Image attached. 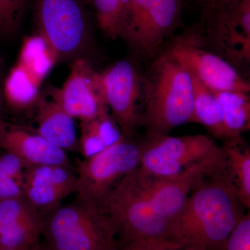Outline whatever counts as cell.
Listing matches in <instances>:
<instances>
[{
	"instance_id": "13",
	"label": "cell",
	"mask_w": 250,
	"mask_h": 250,
	"mask_svg": "<svg viewBox=\"0 0 250 250\" xmlns=\"http://www.w3.org/2000/svg\"><path fill=\"white\" fill-rule=\"evenodd\" d=\"M41 213L24 195L0 201V250L31 248L40 242Z\"/></svg>"
},
{
	"instance_id": "1",
	"label": "cell",
	"mask_w": 250,
	"mask_h": 250,
	"mask_svg": "<svg viewBox=\"0 0 250 250\" xmlns=\"http://www.w3.org/2000/svg\"><path fill=\"white\" fill-rule=\"evenodd\" d=\"M245 210L225 168L192 190L169 223L166 240L189 250H220Z\"/></svg>"
},
{
	"instance_id": "12",
	"label": "cell",
	"mask_w": 250,
	"mask_h": 250,
	"mask_svg": "<svg viewBox=\"0 0 250 250\" xmlns=\"http://www.w3.org/2000/svg\"><path fill=\"white\" fill-rule=\"evenodd\" d=\"M23 195L40 213L58 207L76 192L77 177L72 167L32 166L24 170Z\"/></svg>"
},
{
	"instance_id": "9",
	"label": "cell",
	"mask_w": 250,
	"mask_h": 250,
	"mask_svg": "<svg viewBox=\"0 0 250 250\" xmlns=\"http://www.w3.org/2000/svg\"><path fill=\"white\" fill-rule=\"evenodd\" d=\"M166 52L210 90L250 94L249 81L243 78L228 61L206 49L201 36L188 34L177 36Z\"/></svg>"
},
{
	"instance_id": "22",
	"label": "cell",
	"mask_w": 250,
	"mask_h": 250,
	"mask_svg": "<svg viewBox=\"0 0 250 250\" xmlns=\"http://www.w3.org/2000/svg\"><path fill=\"white\" fill-rule=\"evenodd\" d=\"M41 84L16 63L4 83V96L12 107L21 109L34 104Z\"/></svg>"
},
{
	"instance_id": "32",
	"label": "cell",
	"mask_w": 250,
	"mask_h": 250,
	"mask_svg": "<svg viewBox=\"0 0 250 250\" xmlns=\"http://www.w3.org/2000/svg\"><path fill=\"white\" fill-rule=\"evenodd\" d=\"M4 122L3 121L2 118H1V111H0V131L2 129L3 126H4Z\"/></svg>"
},
{
	"instance_id": "19",
	"label": "cell",
	"mask_w": 250,
	"mask_h": 250,
	"mask_svg": "<svg viewBox=\"0 0 250 250\" xmlns=\"http://www.w3.org/2000/svg\"><path fill=\"white\" fill-rule=\"evenodd\" d=\"M193 108L191 123L201 125L215 139H227L223 113L218 100L210 88L192 76Z\"/></svg>"
},
{
	"instance_id": "30",
	"label": "cell",
	"mask_w": 250,
	"mask_h": 250,
	"mask_svg": "<svg viewBox=\"0 0 250 250\" xmlns=\"http://www.w3.org/2000/svg\"><path fill=\"white\" fill-rule=\"evenodd\" d=\"M31 250H55L47 246L44 241L39 242L37 244L31 248Z\"/></svg>"
},
{
	"instance_id": "34",
	"label": "cell",
	"mask_w": 250,
	"mask_h": 250,
	"mask_svg": "<svg viewBox=\"0 0 250 250\" xmlns=\"http://www.w3.org/2000/svg\"><path fill=\"white\" fill-rule=\"evenodd\" d=\"M31 248H18V249H1L0 250H31Z\"/></svg>"
},
{
	"instance_id": "26",
	"label": "cell",
	"mask_w": 250,
	"mask_h": 250,
	"mask_svg": "<svg viewBox=\"0 0 250 250\" xmlns=\"http://www.w3.org/2000/svg\"><path fill=\"white\" fill-rule=\"evenodd\" d=\"M118 250H189L177 243L162 239H138L120 245Z\"/></svg>"
},
{
	"instance_id": "5",
	"label": "cell",
	"mask_w": 250,
	"mask_h": 250,
	"mask_svg": "<svg viewBox=\"0 0 250 250\" xmlns=\"http://www.w3.org/2000/svg\"><path fill=\"white\" fill-rule=\"evenodd\" d=\"M140 146V168L158 178L176 177L193 166L225 156L222 146L202 134H147Z\"/></svg>"
},
{
	"instance_id": "28",
	"label": "cell",
	"mask_w": 250,
	"mask_h": 250,
	"mask_svg": "<svg viewBox=\"0 0 250 250\" xmlns=\"http://www.w3.org/2000/svg\"><path fill=\"white\" fill-rule=\"evenodd\" d=\"M22 184L14 178L0 180V201L22 196Z\"/></svg>"
},
{
	"instance_id": "10",
	"label": "cell",
	"mask_w": 250,
	"mask_h": 250,
	"mask_svg": "<svg viewBox=\"0 0 250 250\" xmlns=\"http://www.w3.org/2000/svg\"><path fill=\"white\" fill-rule=\"evenodd\" d=\"M100 73L104 100L126 137L141 125L143 76L134 62L122 60Z\"/></svg>"
},
{
	"instance_id": "14",
	"label": "cell",
	"mask_w": 250,
	"mask_h": 250,
	"mask_svg": "<svg viewBox=\"0 0 250 250\" xmlns=\"http://www.w3.org/2000/svg\"><path fill=\"white\" fill-rule=\"evenodd\" d=\"M0 147L32 166H62L72 167L66 153L39 134H34L4 123L0 131Z\"/></svg>"
},
{
	"instance_id": "35",
	"label": "cell",
	"mask_w": 250,
	"mask_h": 250,
	"mask_svg": "<svg viewBox=\"0 0 250 250\" xmlns=\"http://www.w3.org/2000/svg\"><path fill=\"white\" fill-rule=\"evenodd\" d=\"M0 66H1V61H0Z\"/></svg>"
},
{
	"instance_id": "23",
	"label": "cell",
	"mask_w": 250,
	"mask_h": 250,
	"mask_svg": "<svg viewBox=\"0 0 250 250\" xmlns=\"http://www.w3.org/2000/svg\"><path fill=\"white\" fill-rule=\"evenodd\" d=\"M95 13L99 27L109 39H118L119 0H86Z\"/></svg>"
},
{
	"instance_id": "3",
	"label": "cell",
	"mask_w": 250,
	"mask_h": 250,
	"mask_svg": "<svg viewBox=\"0 0 250 250\" xmlns=\"http://www.w3.org/2000/svg\"><path fill=\"white\" fill-rule=\"evenodd\" d=\"M41 213V236L55 250H118L109 219L98 206L77 197Z\"/></svg>"
},
{
	"instance_id": "21",
	"label": "cell",
	"mask_w": 250,
	"mask_h": 250,
	"mask_svg": "<svg viewBox=\"0 0 250 250\" xmlns=\"http://www.w3.org/2000/svg\"><path fill=\"white\" fill-rule=\"evenodd\" d=\"M57 61L54 49L39 34L24 40L17 64L41 84Z\"/></svg>"
},
{
	"instance_id": "4",
	"label": "cell",
	"mask_w": 250,
	"mask_h": 250,
	"mask_svg": "<svg viewBox=\"0 0 250 250\" xmlns=\"http://www.w3.org/2000/svg\"><path fill=\"white\" fill-rule=\"evenodd\" d=\"M100 208L113 225L119 246L134 240L166 239L168 222L154 208L147 174L139 166L114 186Z\"/></svg>"
},
{
	"instance_id": "29",
	"label": "cell",
	"mask_w": 250,
	"mask_h": 250,
	"mask_svg": "<svg viewBox=\"0 0 250 250\" xmlns=\"http://www.w3.org/2000/svg\"><path fill=\"white\" fill-rule=\"evenodd\" d=\"M241 1V0H214L213 6H212L208 10L216 7V6H220V7H226V6L236 4L237 3L239 2V1ZM208 10H207V11H208Z\"/></svg>"
},
{
	"instance_id": "6",
	"label": "cell",
	"mask_w": 250,
	"mask_h": 250,
	"mask_svg": "<svg viewBox=\"0 0 250 250\" xmlns=\"http://www.w3.org/2000/svg\"><path fill=\"white\" fill-rule=\"evenodd\" d=\"M86 0H36L35 19L41 34L58 60L79 58L88 43L90 16Z\"/></svg>"
},
{
	"instance_id": "36",
	"label": "cell",
	"mask_w": 250,
	"mask_h": 250,
	"mask_svg": "<svg viewBox=\"0 0 250 250\" xmlns=\"http://www.w3.org/2000/svg\"><path fill=\"white\" fill-rule=\"evenodd\" d=\"M182 1H184V0H182Z\"/></svg>"
},
{
	"instance_id": "27",
	"label": "cell",
	"mask_w": 250,
	"mask_h": 250,
	"mask_svg": "<svg viewBox=\"0 0 250 250\" xmlns=\"http://www.w3.org/2000/svg\"><path fill=\"white\" fill-rule=\"evenodd\" d=\"M25 168V164L11 153L0 156V175L11 177L22 184Z\"/></svg>"
},
{
	"instance_id": "16",
	"label": "cell",
	"mask_w": 250,
	"mask_h": 250,
	"mask_svg": "<svg viewBox=\"0 0 250 250\" xmlns=\"http://www.w3.org/2000/svg\"><path fill=\"white\" fill-rule=\"evenodd\" d=\"M37 105V134L64 151L79 149V139L74 118L62 109L54 98L39 95Z\"/></svg>"
},
{
	"instance_id": "7",
	"label": "cell",
	"mask_w": 250,
	"mask_h": 250,
	"mask_svg": "<svg viewBox=\"0 0 250 250\" xmlns=\"http://www.w3.org/2000/svg\"><path fill=\"white\" fill-rule=\"evenodd\" d=\"M141 156L140 143L125 137L96 155L78 161L77 197L100 207L114 186L139 166Z\"/></svg>"
},
{
	"instance_id": "17",
	"label": "cell",
	"mask_w": 250,
	"mask_h": 250,
	"mask_svg": "<svg viewBox=\"0 0 250 250\" xmlns=\"http://www.w3.org/2000/svg\"><path fill=\"white\" fill-rule=\"evenodd\" d=\"M125 137L109 112H106L93 119L82 121L78 150L85 159H88Z\"/></svg>"
},
{
	"instance_id": "11",
	"label": "cell",
	"mask_w": 250,
	"mask_h": 250,
	"mask_svg": "<svg viewBox=\"0 0 250 250\" xmlns=\"http://www.w3.org/2000/svg\"><path fill=\"white\" fill-rule=\"evenodd\" d=\"M60 106L72 118L88 121L108 111L104 100L100 73L85 59H75L60 89L52 90Z\"/></svg>"
},
{
	"instance_id": "31",
	"label": "cell",
	"mask_w": 250,
	"mask_h": 250,
	"mask_svg": "<svg viewBox=\"0 0 250 250\" xmlns=\"http://www.w3.org/2000/svg\"><path fill=\"white\" fill-rule=\"evenodd\" d=\"M202 1V4L205 6L207 10H208L213 6L214 0H200Z\"/></svg>"
},
{
	"instance_id": "8",
	"label": "cell",
	"mask_w": 250,
	"mask_h": 250,
	"mask_svg": "<svg viewBox=\"0 0 250 250\" xmlns=\"http://www.w3.org/2000/svg\"><path fill=\"white\" fill-rule=\"evenodd\" d=\"M182 4V0H129L118 37L138 53H154L175 29Z\"/></svg>"
},
{
	"instance_id": "24",
	"label": "cell",
	"mask_w": 250,
	"mask_h": 250,
	"mask_svg": "<svg viewBox=\"0 0 250 250\" xmlns=\"http://www.w3.org/2000/svg\"><path fill=\"white\" fill-rule=\"evenodd\" d=\"M27 0H0V35L9 36L22 21Z\"/></svg>"
},
{
	"instance_id": "15",
	"label": "cell",
	"mask_w": 250,
	"mask_h": 250,
	"mask_svg": "<svg viewBox=\"0 0 250 250\" xmlns=\"http://www.w3.org/2000/svg\"><path fill=\"white\" fill-rule=\"evenodd\" d=\"M207 12L210 18L208 34L216 54L234 67L249 63L250 27L237 21L226 8L217 6Z\"/></svg>"
},
{
	"instance_id": "33",
	"label": "cell",
	"mask_w": 250,
	"mask_h": 250,
	"mask_svg": "<svg viewBox=\"0 0 250 250\" xmlns=\"http://www.w3.org/2000/svg\"><path fill=\"white\" fill-rule=\"evenodd\" d=\"M3 96L1 94V90H0V111H1V105H2Z\"/></svg>"
},
{
	"instance_id": "20",
	"label": "cell",
	"mask_w": 250,
	"mask_h": 250,
	"mask_svg": "<svg viewBox=\"0 0 250 250\" xmlns=\"http://www.w3.org/2000/svg\"><path fill=\"white\" fill-rule=\"evenodd\" d=\"M212 91L221 107L226 140L240 137L242 134L249 131L250 94L237 91Z\"/></svg>"
},
{
	"instance_id": "25",
	"label": "cell",
	"mask_w": 250,
	"mask_h": 250,
	"mask_svg": "<svg viewBox=\"0 0 250 250\" xmlns=\"http://www.w3.org/2000/svg\"><path fill=\"white\" fill-rule=\"evenodd\" d=\"M220 250H250V213L246 212Z\"/></svg>"
},
{
	"instance_id": "2",
	"label": "cell",
	"mask_w": 250,
	"mask_h": 250,
	"mask_svg": "<svg viewBox=\"0 0 250 250\" xmlns=\"http://www.w3.org/2000/svg\"><path fill=\"white\" fill-rule=\"evenodd\" d=\"M141 125L147 134H169L191 123L193 84L190 72L165 52L143 76Z\"/></svg>"
},
{
	"instance_id": "18",
	"label": "cell",
	"mask_w": 250,
	"mask_h": 250,
	"mask_svg": "<svg viewBox=\"0 0 250 250\" xmlns=\"http://www.w3.org/2000/svg\"><path fill=\"white\" fill-rule=\"evenodd\" d=\"M225 170L240 201L250 208V148L242 136L223 141Z\"/></svg>"
}]
</instances>
